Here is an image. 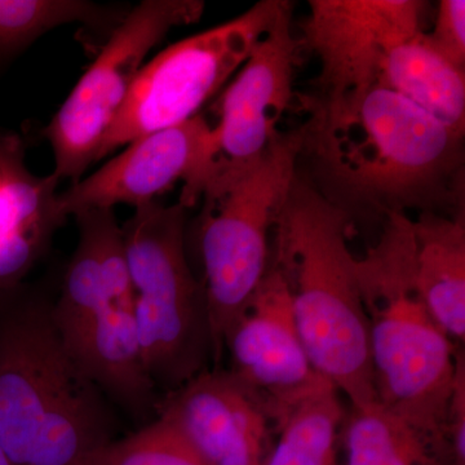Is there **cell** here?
Returning <instances> with one entry per match:
<instances>
[{"instance_id":"2","label":"cell","mask_w":465,"mask_h":465,"mask_svg":"<svg viewBox=\"0 0 465 465\" xmlns=\"http://www.w3.org/2000/svg\"><path fill=\"white\" fill-rule=\"evenodd\" d=\"M356 273L376 402L450 448L449 409L465 369L464 354L436 322L419 290L414 220L401 213L385 216L378 242L356 260Z\"/></svg>"},{"instance_id":"18","label":"cell","mask_w":465,"mask_h":465,"mask_svg":"<svg viewBox=\"0 0 465 465\" xmlns=\"http://www.w3.org/2000/svg\"><path fill=\"white\" fill-rule=\"evenodd\" d=\"M347 412L326 379L273 415L274 445L265 465H342L339 442Z\"/></svg>"},{"instance_id":"14","label":"cell","mask_w":465,"mask_h":465,"mask_svg":"<svg viewBox=\"0 0 465 465\" xmlns=\"http://www.w3.org/2000/svg\"><path fill=\"white\" fill-rule=\"evenodd\" d=\"M79 237L64 275L52 323L60 338L113 307H134V291L124 229L112 208L76 213Z\"/></svg>"},{"instance_id":"17","label":"cell","mask_w":465,"mask_h":465,"mask_svg":"<svg viewBox=\"0 0 465 465\" xmlns=\"http://www.w3.org/2000/svg\"><path fill=\"white\" fill-rule=\"evenodd\" d=\"M378 84L464 136L465 70L434 50L423 30L387 54Z\"/></svg>"},{"instance_id":"23","label":"cell","mask_w":465,"mask_h":465,"mask_svg":"<svg viewBox=\"0 0 465 465\" xmlns=\"http://www.w3.org/2000/svg\"><path fill=\"white\" fill-rule=\"evenodd\" d=\"M52 228L16 231L0 237V283L25 273L45 246Z\"/></svg>"},{"instance_id":"21","label":"cell","mask_w":465,"mask_h":465,"mask_svg":"<svg viewBox=\"0 0 465 465\" xmlns=\"http://www.w3.org/2000/svg\"><path fill=\"white\" fill-rule=\"evenodd\" d=\"M92 465H204L173 425L157 418L127 439L110 442Z\"/></svg>"},{"instance_id":"5","label":"cell","mask_w":465,"mask_h":465,"mask_svg":"<svg viewBox=\"0 0 465 465\" xmlns=\"http://www.w3.org/2000/svg\"><path fill=\"white\" fill-rule=\"evenodd\" d=\"M302 145L304 128L281 133L255 164L213 174L202 193V284L216 367L226 333L268 271L271 234L298 176Z\"/></svg>"},{"instance_id":"12","label":"cell","mask_w":465,"mask_h":465,"mask_svg":"<svg viewBox=\"0 0 465 465\" xmlns=\"http://www.w3.org/2000/svg\"><path fill=\"white\" fill-rule=\"evenodd\" d=\"M225 351L231 361L228 371L259 397L271 418L324 379L309 360L289 287L272 260L252 298L226 333Z\"/></svg>"},{"instance_id":"16","label":"cell","mask_w":465,"mask_h":465,"mask_svg":"<svg viewBox=\"0 0 465 465\" xmlns=\"http://www.w3.org/2000/svg\"><path fill=\"white\" fill-rule=\"evenodd\" d=\"M415 266L428 311L452 341L465 339L464 213L424 211L414 220Z\"/></svg>"},{"instance_id":"8","label":"cell","mask_w":465,"mask_h":465,"mask_svg":"<svg viewBox=\"0 0 465 465\" xmlns=\"http://www.w3.org/2000/svg\"><path fill=\"white\" fill-rule=\"evenodd\" d=\"M203 11L201 0H143L128 11L45 127L54 182L82 179L149 52L174 27L198 23Z\"/></svg>"},{"instance_id":"11","label":"cell","mask_w":465,"mask_h":465,"mask_svg":"<svg viewBox=\"0 0 465 465\" xmlns=\"http://www.w3.org/2000/svg\"><path fill=\"white\" fill-rule=\"evenodd\" d=\"M424 7L418 0H311L299 42L321 63L317 100L378 85L387 54L420 32Z\"/></svg>"},{"instance_id":"10","label":"cell","mask_w":465,"mask_h":465,"mask_svg":"<svg viewBox=\"0 0 465 465\" xmlns=\"http://www.w3.org/2000/svg\"><path fill=\"white\" fill-rule=\"evenodd\" d=\"M292 3L284 0L274 23L220 97L210 177L252 166L281 134L278 124L293 99L302 47L292 33Z\"/></svg>"},{"instance_id":"25","label":"cell","mask_w":465,"mask_h":465,"mask_svg":"<svg viewBox=\"0 0 465 465\" xmlns=\"http://www.w3.org/2000/svg\"><path fill=\"white\" fill-rule=\"evenodd\" d=\"M0 465H14L9 461L7 455L3 452L2 449H0Z\"/></svg>"},{"instance_id":"13","label":"cell","mask_w":465,"mask_h":465,"mask_svg":"<svg viewBox=\"0 0 465 465\" xmlns=\"http://www.w3.org/2000/svg\"><path fill=\"white\" fill-rule=\"evenodd\" d=\"M204 465H265L275 428L264 403L228 370L208 369L159 401Z\"/></svg>"},{"instance_id":"3","label":"cell","mask_w":465,"mask_h":465,"mask_svg":"<svg viewBox=\"0 0 465 465\" xmlns=\"http://www.w3.org/2000/svg\"><path fill=\"white\" fill-rule=\"evenodd\" d=\"M351 223L298 174L274 226L271 260L289 287L314 370L349 405L362 407L376 402V396L357 259L348 244Z\"/></svg>"},{"instance_id":"20","label":"cell","mask_w":465,"mask_h":465,"mask_svg":"<svg viewBox=\"0 0 465 465\" xmlns=\"http://www.w3.org/2000/svg\"><path fill=\"white\" fill-rule=\"evenodd\" d=\"M128 11L85 0H0V64L23 54L51 30L70 24L110 36Z\"/></svg>"},{"instance_id":"22","label":"cell","mask_w":465,"mask_h":465,"mask_svg":"<svg viewBox=\"0 0 465 465\" xmlns=\"http://www.w3.org/2000/svg\"><path fill=\"white\" fill-rule=\"evenodd\" d=\"M424 34L434 50L452 65L465 70L464 0H440L432 32Z\"/></svg>"},{"instance_id":"19","label":"cell","mask_w":465,"mask_h":465,"mask_svg":"<svg viewBox=\"0 0 465 465\" xmlns=\"http://www.w3.org/2000/svg\"><path fill=\"white\" fill-rule=\"evenodd\" d=\"M341 440L342 465H455L448 445L403 423L378 402L351 406Z\"/></svg>"},{"instance_id":"4","label":"cell","mask_w":465,"mask_h":465,"mask_svg":"<svg viewBox=\"0 0 465 465\" xmlns=\"http://www.w3.org/2000/svg\"><path fill=\"white\" fill-rule=\"evenodd\" d=\"M108 400L32 305L0 329V449L14 465H92L112 436Z\"/></svg>"},{"instance_id":"15","label":"cell","mask_w":465,"mask_h":465,"mask_svg":"<svg viewBox=\"0 0 465 465\" xmlns=\"http://www.w3.org/2000/svg\"><path fill=\"white\" fill-rule=\"evenodd\" d=\"M70 360L96 390L134 418L157 414V387L146 367L134 307H113L60 338Z\"/></svg>"},{"instance_id":"1","label":"cell","mask_w":465,"mask_h":465,"mask_svg":"<svg viewBox=\"0 0 465 465\" xmlns=\"http://www.w3.org/2000/svg\"><path fill=\"white\" fill-rule=\"evenodd\" d=\"M464 136L381 85L314 101L304 127L316 188L353 213H448L463 197Z\"/></svg>"},{"instance_id":"24","label":"cell","mask_w":465,"mask_h":465,"mask_svg":"<svg viewBox=\"0 0 465 465\" xmlns=\"http://www.w3.org/2000/svg\"><path fill=\"white\" fill-rule=\"evenodd\" d=\"M446 433L455 465H465V369L459 374L452 394Z\"/></svg>"},{"instance_id":"6","label":"cell","mask_w":465,"mask_h":465,"mask_svg":"<svg viewBox=\"0 0 465 465\" xmlns=\"http://www.w3.org/2000/svg\"><path fill=\"white\" fill-rule=\"evenodd\" d=\"M186 210L180 202H153L122 225L140 344L155 387L166 394L213 362L206 293L186 256Z\"/></svg>"},{"instance_id":"7","label":"cell","mask_w":465,"mask_h":465,"mask_svg":"<svg viewBox=\"0 0 465 465\" xmlns=\"http://www.w3.org/2000/svg\"><path fill=\"white\" fill-rule=\"evenodd\" d=\"M283 2L262 0L228 23L174 43L143 66L101 139L94 162L200 114L202 106L243 65Z\"/></svg>"},{"instance_id":"9","label":"cell","mask_w":465,"mask_h":465,"mask_svg":"<svg viewBox=\"0 0 465 465\" xmlns=\"http://www.w3.org/2000/svg\"><path fill=\"white\" fill-rule=\"evenodd\" d=\"M213 125L198 114L128 143L124 152L96 173L56 195L57 216L64 222L84 211L113 210L116 204L146 206L177 182H183L180 203L194 206L215 161Z\"/></svg>"}]
</instances>
